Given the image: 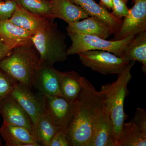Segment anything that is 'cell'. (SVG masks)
Listing matches in <instances>:
<instances>
[{"label": "cell", "mask_w": 146, "mask_h": 146, "mask_svg": "<svg viewBox=\"0 0 146 146\" xmlns=\"http://www.w3.org/2000/svg\"><path fill=\"white\" fill-rule=\"evenodd\" d=\"M82 89L75 102L72 113L64 131L70 146H89L94 124L104 106L103 95L84 77Z\"/></svg>", "instance_id": "cell-1"}, {"label": "cell", "mask_w": 146, "mask_h": 146, "mask_svg": "<svg viewBox=\"0 0 146 146\" xmlns=\"http://www.w3.org/2000/svg\"><path fill=\"white\" fill-rule=\"evenodd\" d=\"M134 63L135 61L130 62L122 72L118 74L117 78L115 82L102 85L100 90L103 95L105 107L111 120L115 146L119 138L125 120L124 103L129 94L127 86L132 78L131 70Z\"/></svg>", "instance_id": "cell-2"}, {"label": "cell", "mask_w": 146, "mask_h": 146, "mask_svg": "<svg viewBox=\"0 0 146 146\" xmlns=\"http://www.w3.org/2000/svg\"><path fill=\"white\" fill-rule=\"evenodd\" d=\"M40 63L39 55L31 41L14 47L0 60V69L18 83L33 89Z\"/></svg>", "instance_id": "cell-3"}, {"label": "cell", "mask_w": 146, "mask_h": 146, "mask_svg": "<svg viewBox=\"0 0 146 146\" xmlns=\"http://www.w3.org/2000/svg\"><path fill=\"white\" fill-rule=\"evenodd\" d=\"M54 20L51 18L31 39L39 55L40 62L53 65L54 63L64 62L68 56L66 36L58 29Z\"/></svg>", "instance_id": "cell-4"}, {"label": "cell", "mask_w": 146, "mask_h": 146, "mask_svg": "<svg viewBox=\"0 0 146 146\" xmlns=\"http://www.w3.org/2000/svg\"><path fill=\"white\" fill-rule=\"evenodd\" d=\"M67 33L72 42L71 46L67 50L68 56L86 51L99 50L109 52L121 57L126 46L135 36L131 35L121 40L109 41L94 35Z\"/></svg>", "instance_id": "cell-5"}, {"label": "cell", "mask_w": 146, "mask_h": 146, "mask_svg": "<svg viewBox=\"0 0 146 146\" xmlns=\"http://www.w3.org/2000/svg\"><path fill=\"white\" fill-rule=\"evenodd\" d=\"M77 54L83 65L104 75L118 74L131 62L106 51L91 50Z\"/></svg>", "instance_id": "cell-6"}, {"label": "cell", "mask_w": 146, "mask_h": 146, "mask_svg": "<svg viewBox=\"0 0 146 146\" xmlns=\"http://www.w3.org/2000/svg\"><path fill=\"white\" fill-rule=\"evenodd\" d=\"M134 3L133 7L129 9L128 14L123 20L113 40H121L146 31V0H136Z\"/></svg>", "instance_id": "cell-7"}, {"label": "cell", "mask_w": 146, "mask_h": 146, "mask_svg": "<svg viewBox=\"0 0 146 146\" xmlns=\"http://www.w3.org/2000/svg\"><path fill=\"white\" fill-rule=\"evenodd\" d=\"M33 89L17 82L11 95L28 114L34 126L44 111V96L34 93Z\"/></svg>", "instance_id": "cell-8"}, {"label": "cell", "mask_w": 146, "mask_h": 146, "mask_svg": "<svg viewBox=\"0 0 146 146\" xmlns=\"http://www.w3.org/2000/svg\"><path fill=\"white\" fill-rule=\"evenodd\" d=\"M62 72L55 69L53 65L40 62L36 71L33 89L42 96H61L60 82Z\"/></svg>", "instance_id": "cell-9"}, {"label": "cell", "mask_w": 146, "mask_h": 146, "mask_svg": "<svg viewBox=\"0 0 146 146\" xmlns=\"http://www.w3.org/2000/svg\"><path fill=\"white\" fill-rule=\"evenodd\" d=\"M0 114L4 122L25 128L35 135L34 126L30 117L11 95L0 102Z\"/></svg>", "instance_id": "cell-10"}, {"label": "cell", "mask_w": 146, "mask_h": 146, "mask_svg": "<svg viewBox=\"0 0 146 146\" xmlns=\"http://www.w3.org/2000/svg\"><path fill=\"white\" fill-rule=\"evenodd\" d=\"M44 96L45 112L54 123L63 130L70 118L74 103L59 96Z\"/></svg>", "instance_id": "cell-11"}, {"label": "cell", "mask_w": 146, "mask_h": 146, "mask_svg": "<svg viewBox=\"0 0 146 146\" xmlns=\"http://www.w3.org/2000/svg\"><path fill=\"white\" fill-rule=\"evenodd\" d=\"M68 24L66 28L67 33L94 35L104 39L113 34L107 23L95 16L88 17L82 21Z\"/></svg>", "instance_id": "cell-12"}, {"label": "cell", "mask_w": 146, "mask_h": 146, "mask_svg": "<svg viewBox=\"0 0 146 146\" xmlns=\"http://www.w3.org/2000/svg\"><path fill=\"white\" fill-rule=\"evenodd\" d=\"M89 146H115L111 120L104 105L95 121Z\"/></svg>", "instance_id": "cell-13"}, {"label": "cell", "mask_w": 146, "mask_h": 146, "mask_svg": "<svg viewBox=\"0 0 146 146\" xmlns=\"http://www.w3.org/2000/svg\"><path fill=\"white\" fill-rule=\"evenodd\" d=\"M52 6L50 17L58 18L68 24L87 18L89 15L79 6L71 0H51Z\"/></svg>", "instance_id": "cell-14"}, {"label": "cell", "mask_w": 146, "mask_h": 146, "mask_svg": "<svg viewBox=\"0 0 146 146\" xmlns=\"http://www.w3.org/2000/svg\"><path fill=\"white\" fill-rule=\"evenodd\" d=\"M51 18H46L33 14L17 5L14 13L9 20L33 35L44 27Z\"/></svg>", "instance_id": "cell-15"}, {"label": "cell", "mask_w": 146, "mask_h": 146, "mask_svg": "<svg viewBox=\"0 0 146 146\" xmlns=\"http://www.w3.org/2000/svg\"><path fill=\"white\" fill-rule=\"evenodd\" d=\"M0 135L5 142V146H27L30 143H37L34 134L28 129L4 122L0 127Z\"/></svg>", "instance_id": "cell-16"}, {"label": "cell", "mask_w": 146, "mask_h": 146, "mask_svg": "<svg viewBox=\"0 0 146 146\" xmlns=\"http://www.w3.org/2000/svg\"><path fill=\"white\" fill-rule=\"evenodd\" d=\"M75 4L83 9L89 16H95L103 20L110 27L115 34L119 29L122 19L116 18L104 7L97 3L94 0H71Z\"/></svg>", "instance_id": "cell-17"}, {"label": "cell", "mask_w": 146, "mask_h": 146, "mask_svg": "<svg viewBox=\"0 0 146 146\" xmlns=\"http://www.w3.org/2000/svg\"><path fill=\"white\" fill-rule=\"evenodd\" d=\"M121 58L126 61H138L142 64V70L146 74V32L135 35L126 46Z\"/></svg>", "instance_id": "cell-18"}, {"label": "cell", "mask_w": 146, "mask_h": 146, "mask_svg": "<svg viewBox=\"0 0 146 146\" xmlns=\"http://www.w3.org/2000/svg\"><path fill=\"white\" fill-rule=\"evenodd\" d=\"M33 34L8 20H0V36L13 48L31 42Z\"/></svg>", "instance_id": "cell-19"}, {"label": "cell", "mask_w": 146, "mask_h": 146, "mask_svg": "<svg viewBox=\"0 0 146 146\" xmlns=\"http://www.w3.org/2000/svg\"><path fill=\"white\" fill-rule=\"evenodd\" d=\"M146 129L130 120L124 123L116 146H146Z\"/></svg>", "instance_id": "cell-20"}, {"label": "cell", "mask_w": 146, "mask_h": 146, "mask_svg": "<svg viewBox=\"0 0 146 146\" xmlns=\"http://www.w3.org/2000/svg\"><path fill=\"white\" fill-rule=\"evenodd\" d=\"M81 76L74 71L62 72L60 82L61 97L71 103H74L81 93Z\"/></svg>", "instance_id": "cell-21"}, {"label": "cell", "mask_w": 146, "mask_h": 146, "mask_svg": "<svg viewBox=\"0 0 146 146\" xmlns=\"http://www.w3.org/2000/svg\"><path fill=\"white\" fill-rule=\"evenodd\" d=\"M35 136L40 146H49L52 138L60 129L55 125L45 110L34 126Z\"/></svg>", "instance_id": "cell-22"}, {"label": "cell", "mask_w": 146, "mask_h": 146, "mask_svg": "<svg viewBox=\"0 0 146 146\" xmlns=\"http://www.w3.org/2000/svg\"><path fill=\"white\" fill-rule=\"evenodd\" d=\"M18 5L30 12L38 16L50 17L52 3L51 0H13Z\"/></svg>", "instance_id": "cell-23"}, {"label": "cell", "mask_w": 146, "mask_h": 146, "mask_svg": "<svg viewBox=\"0 0 146 146\" xmlns=\"http://www.w3.org/2000/svg\"><path fill=\"white\" fill-rule=\"evenodd\" d=\"M17 82L0 69V102L11 95Z\"/></svg>", "instance_id": "cell-24"}, {"label": "cell", "mask_w": 146, "mask_h": 146, "mask_svg": "<svg viewBox=\"0 0 146 146\" xmlns=\"http://www.w3.org/2000/svg\"><path fill=\"white\" fill-rule=\"evenodd\" d=\"M17 6L16 2L13 0H0V20L9 19Z\"/></svg>", "instance_id": "cell-25"}, {"label": "cell", "mask_w": 146, "mask_h": 146, "mask_svg": "<svg viewBox=\"0 0 146 146\" xmlns=\"http://www.w3.org/2000/svg\"><path fill=\"white\" fill-rule=\"evenodd\" d=\"M127 2L128 0H112L113 7L111 14L120 19L126 17L129 13Z\"/></svg>", "instance_id": "cell-26"}, {"label": "cell", "mask_w": 146, "mask_h": 146, "mask_svg": "<svg viewBox=\"0 0 146 146\" xmlns=\"http://www.w3.org/2000/svg\"><path fill=\"white\" fill-rule=\"evenodd\" d=\"M49 146H70L65 133L59 129L50 141Z\"/></svg>", "instance_id": "cell-27"}, {"label": "cell", "mask_w": 146, "mask_h": 146, "mask_svg": "<svg viewBox=\"0 0 146 146\" xmlns=\"http://www.w3.org/2000/svg\"><path fill=\"white\" fill-rule=\"evenodd\" d=\"M13 48L0 36V60L8 55Z\"/></svg>", "instance_id": "cell-28"}, {"label": "cell", "mask_w": 146, "mask_h": 146, "mask_svg": "<svg viewBox=\"0 0 146 146\" xmlns=\"http://www.w3.org/2000/svg\"><path fill=\"white\" fill-rule=\"evenodd\" d=\"M99 4L109 10L112 9L113 7L112 0H100Z\"/></svg>", "instance_id": "cell-29"}, {"label": "cell", "mask_w": 146, "mask_h": 146, "mask_svg": "<svg viewBox=\"0 0 146 146\" xmlns=\"http://www.w3.org/2000/svg\"><path fill=\"white\" fill-rule=\"evenodd\" d=\"M2 145V143L1 141V139H0V146Z\"/></svg>", "instance_id": "cell-30"}, {"label": "cell", "mask_w": 146, "mask_h": 146, "mask_svg": "<svg viewBox=\"0 0 146 146\" xmlns=\"http://www.w3.org/2000/svg\"><path fill=\"white\" fill-rule=\"evenodd\" d=\"M136 1V0H133V3L135 2Z\"/></svg>", "instance_id": "cell-31"}]
</instances>
